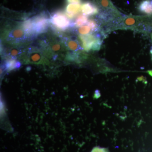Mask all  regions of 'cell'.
Returning <instances> with one entry per match:
<instances>
[{
  "mask_svg": "<svg viewBox=\"0 0 152 152\" xmlns=\"http://www.w3.org/2000/svg\"><path fill=\"white\" fill-rule=\"evenodd\" d=\"M63 42L65 46L69 50L77 52L83 50L79 42L76 40L67 37H64L63 38Z\"/></svg>",
  "mask_w": 152,
  "mask_h": 152,
  "instance_id": "9",
  "label": "cell"
},
{
  "mask_svg": "<svg viewBox=\"0 0 152 152\" xmlns=\"http://www.w3.org/2000/svg\"><path fill=\"white\" fill-rule=\"evenodd\" d=\"M20 27L32 39L36 37L34 32V25L32 18L28 19L23 22L20 25Z\"/></svg>",
  "mask_w": 152,
  "mask_h": 152,
  "instance_id": "11",
  "label": "cell"
},
{
  "mask_svg": "<svg viewBox=\"0 0 152 152\" xmlns=\"http://www.w3.org/2000/svg\"><path fill=\"white\" fill-rule=\"evenodd\" d=\"M21 66V64L15 59H7L2 65V69L7 72H10L19 69Z\"/></svg>",
  "mask_w": 152,
  "mask_h": 152,
  "instance_id": "7",
  "label": "cell"
},
{
  "mask_svg": "<svg viewBox=\"0 0 152 152\" xmlns=\"http://www.w3.org/2000/svg\"><path fill=\"white\" fill-rule=\"evenodd\" d=\"M79 38L80 40L83 49L87 52L91 50H99L101 45L100 39L98 36L88 34L86 35H80Z\"/></svg>",
  "mask_w": 152,
  "mask_h": 152,
  "instance_id": "3",
  "label": "cell"
},
{
  "mask_svg": "<svg viewBox=\"0 0 152 152\" xmlns=\"http://www.w3.org/2000/svg\"><path fill=\"white\" fill-rule=\"evenodd\" d=\"M125 23L128 26H132L135 23V20L132 18H128L126 20Z\"/></svg>",
  "mask_w": 152,
  "mask_h": 152,
  "instance_id": "17",
  "label": "cell"
},
{
  "mask_svg": "<svg viewBox=\"0 0 152 152\" xmlns=\"http://www.w3.org/2000/svg\"><path fill=\"white\" fill-rule=\"evenodd\" d=\"M91 28L88 26L84 25L79 28L78 31L81 35H86L88 34L91 31Z\"/></svg>",
  "mask_w": 152,
  "mask_h": 152,
  "instance_id": "14",
  "label": "cell"
},
{
  "mask_svg": "<svg viewBox=\"0 0 152 152\" xmlns=\"http://www.w3.org/2000/svg\"><path fill=\"white\" fill-rule=\"evenodd\" d=\"M87 24L89 27L91 31H97L98 29V25L96 22L94 20H89L87 23Z\"/></svg>",
  "mask_w": 152,
  "mask_h": 152,
  "instance_id": "16",
  "label": "cell"
},
{
  "mask_svg": "<svg viewBox=\"0 0 152 152\" xmlns=\"http://www.w3.org/2000/svg\"><path fill=\"white\" fill-rule=\"evenodd\" d=\"M50 19V23L53 26L60 31H65L73 26V23H71L65 13L61 11L53 14Z\"/></svg>",
  "mask_w": 152,
  "mask_h": 152,
  "instance_id": "2",
  "label": "cell"
},
{
  "mask_svg": "<svg viewBox=\"0 0 152 152\" xmlns=\"http://www.w3.org/2000/svg\"><path fill=\"white\" fill-rule=\"evenodd\" d=\"M81 11L83 14L87 16L94 15L99 12L98 8L90 2H86L82 4Z\"/></svg>",
  "mask_w": 152,
  "mask_h": 152,
  "instance_id": "8",
  "label": "cell"
},
{
  "mask_svg": "<svg viewBox=\"0 0 152 152\" xmlns=\"http://www.w3.org/2000/svg\"><path fill=\"white\" fill-rule=\"evenodd\" d=\"M82 0H66V2L69 4H80Z\"/></svg>",
  "mask_w": 152,
  "mask_h": 152,
  "instance_id": "18",
  "label": "cell"
},
{
  "mask_svg": "<svg viewBox=\"0 0 152 152\" xmlns=\"http://www.w3.org/2000/svg\"><path fill=\"white\" fill-rule=\"evenodd\" d=\"M88 20L87 16L84 15H80L77 17L75 22L73 23V26L76 27H80L84 26L87 24Z\"/></svg>",
  "mask_w": 152,
  "mask_h": 152,
  "instance_id": "13",
  "label": "cell"
},
{
  "mask_svg": "<svg viewBox=\"0 0 152 152\" xmlns=\"http://www.w3.org/2000/svg\"><path fill=\"white\" fill-rule=\"evenodd\" d=\"M24 58L25 61L27 63L40 64L45 62L42 52L34 47L28 49Z\"/></svg>",
  "mask_w": 152,
  "mask_h": 152,
  "instance_id": "5",
  "label": "cell"
},
{
  "mask_svg": "<svg viewBox=\"0 0 152 152\" xmlns=\"http://www.w3.org/2000/svg\"><path fill=\"white\" fill-rule=\"evenodd\" d=\"M24 51V49L21 47H12L6 51L5 56L7 57V59H16L21 56Z\"/></svg>",
  "mask_w": 152,
  "mask_h": 152,
  "instance_id": "10",
  "label": "cell"
},
{
  "mask_svg": "<svg viewBox=\"0 0 152 152\" xmlns=\"http://www.w3.org/2000/svg\"><path fill=\"white\" fill-rule=\"evenodd\" d=\"M140 11L148 15H152V0H144L139 7Z\"/></svg>",
  "mask_w": 152,
  "mask_h": 152,
  "instance_id": "12",
  "label": "cell"
},
{
  "mask_svg": "<svg viewBox=\"0 0 152 152\" xmlns=\"http://www.w3.org/2000/svg\"><path fill=\"white\" fill-rule=\"evenodd\" d=\"M50 48L53 51L58 52L61 50L63 49V45L59 42H56L51 44Z\"/></svg>",
  "mask_w": 152,
  "mask_h": 152,
  "instance_id": "15",
  "label": "cell"
},
{
  "mask_svg": "<svg viewBox=\"0 0 152 152\" xmlns=\"http://www.w3.org/2000/svg\"><path fill=\"white\" fill-rule=\"evenodd\" d=\"M7 42L12 45H19L23 44L32 39L26 34L20 27L9 30L6 34Z\"/></svg>",
  "mask_w": 152,
  "mask_h": 152,
  "instance_id": "1",
  "label": "cell"
},
{
  "mask_svg": "<svg viewBox=\"0 0 152 152\" xmlns=\"http://www.w3.org/2000/svg\"><path fill=\"white\" fill-rule=\"evenodd\" d=\"M34 32L35 36L45 32L48 30L50 23L48 18L45 13L39 14L32 18Z\"/></svg>",
  "mask_w": 152,
  "mask_h": 152,
  "instance_id": "4",
  "label": "cell"
},
{
  "mask_svg": "<svg viewBox=\"0 0 152 152\" xmlns=\"http://www.w3.org/2000/svg\"><path fill=\"white\" fill-rule=\"evenodd\" d=\"M81 10L80 4H69L66 7L65 14L69 20L74 18Z\"/></svg>",
  "mask_w": 152,
  "mask_h": 152,
  "instance_id": "6",
  "label": "cell"
}]
</instances>
